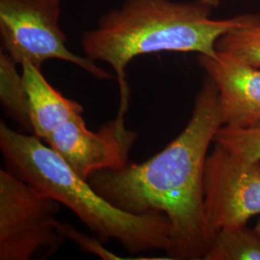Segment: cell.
Segmentation results:
<instances>
[{"instance_id": "1", "label": "cell", "mask_w": 260, "mask_h": 260, "mask_svg": "<svg viewBox=\"0 0 260 260\" xmlns=\"http://www.w3.org/2000/svg\"><path fill=\"white\" fill-rule=\"evenodd\" d=\"M222 126L218 90L205 75L192 116L176 139L143 163L98 172L89 182L122 210L165 214L172 223L170 259H204L215 237L204 206L205 161Z\"/></svg>"}, {"instance_id": "2", "label": "cell", "mask_w": 260, "mask_h": 260, "mask_svg": "<svg viewBox=\"0 0 260 260\" xmlns=\"http://www.w3.org/2000/svg\"><path fill=\"white\" fill-rule=\"evenodd\" d=\"M214 9L196 0H124L83 32L80 44L85 56L111 67L121 100H129L125 70L134 58L164 51L213 57L218 40L253 15L214 19Z\"/></svg>"}, {"instance_id": "3", "label": "cell", "mask_w": 260, "mask_h": 260, "mask_svg": "<svg viewBox=\"0 0 260 260\" xmlns=\"http://www.w3.org/2000/svg\"><path fill=\"white\" fill-rule=\"evenodd\" d=\"M0 149L10 171L67 206L101 241L116 239L130 253L169 251L172 223L165 214H135L111 204L37 136L0 123Z\"/></svg>"}, {"instance_id": "4", "label": "cell", "mask_w": 260, "mask_h": 260, "mask_svg": "<svg viewBox=\"0 0 260 260\" xmlns=\"http://www.w3.org/2000/svg\"><path fill=\"white\" fill-rule=\"evenodd\" d=\"M61 0H0V36L5 51L19 66L42 69L56 59L80 68L93 77L112 75L87 56L73 52L60 25Z\"/></svg>"}, {"instance_id": "5", "label": "cell", "mask_w": 260, "mask_h": 260, "mask_svg": "<svg viewBox=\"0 0 260 260\" xmlns=\"http://www.w3.org/2000/svg\"><path fill=\"white\" fill-rule=\"evenodd\" d=\"M61 204L7 170L0 171V260L47 256L64 240L56 214Z\"/></svg>"}, {"instance_id": "6", "label": "cell", "mask_w": 260, "mask_h": 260, "mask_svg": "<svg viewBox=\"0 0 260 260\" xmlns=\"http://www.w3.org/2000/svg\"><path fill=\"white\" fill-rule=\"evenodd\" d=\"M204 206L210 230L246 225L260 215V160L242 157L215 144L207 154Z\"/></svg>"}, {"instance_id": "7", "label": "cell", "mask_w": 260, "mask_h": 260, "mask_svg": "<svg viewBox=\"0 0 260 260\" xmlns=\"http://www.w3.org/2000/svg\"><path fill=\"white\" fill-rule=\"evenodd\" d=\"M128 102H121L118 116L96 132L88 129L83 117L67 121L46 141L75 173L88 179L104 170H118L128 164L137 132L127 129L124 114Z\"/></svg>"}, {"instance_id": "8", "label": "cell", "mask_w": 260, "mask_h": 260, "mask_svg": "<svg viewBox=\"0 0 260 260\" xmlns=\"http://www.w3.org/2000/svg\"><path fill=\"white\" fill-rule=\"evenodd\" d=\"M198 62L218 90L223 126L251 128L260 124V67L233 56L198 55Z\"/></svg>"}, {"instance_id": "9", "label": "cell", "mask_w": 260, "mask_h": 260, "mask_svg": "<svg viewBox=\"0 0 260 260\" xmlns=\"http://www.w3.org/2000/svg\"><path fill=\"white\" fill-rule=\"evenodd\" d=\"M20 68L31 131L46 143L61 125L81 117L83 107L57 91L46 79L41 69L29 64Z\"/></svg>"}, {"instance_id": "10", "label": "cell", "mask_w": 260, "mask_h": 260, "mask_svg": "<svg viewBox=\"0 0 260 260\" xmlns=\"http://www.w3.org/2000/svg\"><path fill=\"white\" fill-rule=\"evenodd\" d=\"M205 260H260V236L246 225L216 233Z\"/></svg>"}, {"instance_id": "11", "label": "cell", "mask_w": 260, "mask_h": 260, "mask_svg": "<svg viewBox=\"0 0 260 260\" xmlns=\"http://www.w3.org/2000/svg\"><path fill=\"white\" fill-rule=\"evenodd\" d=\"M18 64L9 54L1 50L0 54V98L6 111L31 130L26 106V94L22 78V72L18 71Z\"/></svg>"}, {"instance_id": "12", "label": "cell", "mask_w": 260, "mask_h": 260, "mask_svg": "<svg viewBox=\"0 0 260 260\" xmlns=\"http://www.w3.org/2000/svg\"><path fill=\"white\" fill-rule=\"evenodd\" d=\"M216 50L254 67H260V15L253 14L245 25L220 38Z\"/></svg>"}, {"instance_id": "13", "label": "cell", "mask_w": 260, "mask_h": 260, "mask_svg": "<svg viewBox=\"0 0 260 260\" xmlns=\"http://www.w3.org/2000/svg\"><path fill=\"white\" fill-rule=\"evenodd\" d=\"M214 143L242 157L260 160V124L251 128H232L223 125L218 130Z\"/></svg>"}, {"instance_id": "14", "label": "cell", "mask_w": 260, "mask_h": 260, "mask_svg": "<svg viewBox=\"0 0 260 260\" xmlns=\"http://www.w3.org/2000/svg\"><path fill=\"white\" fill-rule=\"evenodd\" d=\"M58 231L64 237L72 239L73 241L77 243L83 251L93 253V254H95L96 256H99L103 259H127V258H123L121 256H118L117 254L113 253L112 251L106 250L103 247V242L101 241L100 239L96 240L91 236H88V235H85L83 233H79L77 230H75L74 226H72L69 223H61L59 221L58 222Z\"/></svg>"}, {"instance_id": "15", "label": "cell", "mask_w": 260, "mask_h": 260, "mask_svg": "<svg viewBox=\"0 0 260 260\" xmlns=\"http://www.w3.org/2000/svg\"><path fill=\"white\" fill-rule=\"evenodd\" d=\"M196 1H201V2L206 3V4H208V5L214 7L215 9H216V8L220 5V3H221V0H196Z\"/></svg>"}, {"instance_id": "16", "label": "cell", "mask_w": 260, "mask_h": 260, "mask_svg": "<svg viewBox=\"0 0 260 260\" xmlns=\"http://www.w3.org/2000/svg\"><path fill=\"white\" fill-rule=\"evenodd\" d=\"M254 231L257 233V234L260 236V218L258 219V221L256 222V224L254 226Z\"/></svg>"}]
</instances>
